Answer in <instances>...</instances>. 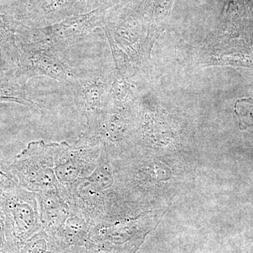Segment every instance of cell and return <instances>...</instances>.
Wrapping results in <instances>:
<instances>
[{
    "instance_id": "obj_1",
    "label": "cell",
    "mask_w": 253,
    "mask_h": 253,
    "mask_svg": "<svg viewBox=\"0 0 253 253\" xmlns=\"http://www.w3.org/2000/svg\"><path fill=\"white\" fill-rule=\"evenodd\" d=\"M56 149V143L34 141L9 163L10 169L19 187L36 194L59 191L54 172Z\"/></svg>"
},
{
    "instance_id": "obj_2",
    "label": "cell",
    "mask_w": 253,
    "mask_h": 253,
    "mask_svg": "<svg viewBox=\"0 0 253 253\" xmlns=\"http://www.w3.org/2000/svg\"><path fill=\"white\" fill-rule=\"evenodd\" d=\"M113 181L107 153L102 146L95 167L78 180L69 193L73 209L85 217L92 226L106 215V194Z\"/></svg>"
},
{
    "instance_id": "obj_3",
    "label": "cell",
    "mask_w": 253,
    "mask_h": 253,
    "mask_svg": "<svg viewBox=\"0 0 253 253\" xmlns=\"http://www.w3.org/2000/svg\"><path fill=\"white\" fill-rule=\"evenodd\" d=\"M0 208L6 231L18 241H24L43 229L36 193L19 186L6 190L0 194Z\"/></svg>"
},
{
    "instance_id": "obj_4",
    "label": "cell",
    "mask_w": 253,
    "mask_h": 253,
    "mask_svg": "<svg viewBox=\"0 0 253 253\" xmlns=\"http://www.w3.org/2000/svg\"><path fill=\"white\" fill-rule=\"evenodd\" d=\"M43 229L57 234L73 209L69 201L58 190L37 194Z\"/></svg>"
},
{
    "instance_id": "obj_5",
    "label": "cell",
    "mask_w": 253,
    "mask_h": 253,
    "mask_svg": "<svg viewBox=\"0 0 253 253\" xmlns=\"http://www.w3.org/2000/svg\"><path fill=\"white\" fill-rule=\"evenodd\" d=\"M235 113L241 130L253 129V99H239L235 104Z\"/></svg>"
},
{
    "instance_id": "obj_6",
    "label": "cell",
    "mask_w": 253,
    "mask_h": 253,
    "mask_svg": "<svg viewBox=\"0 0 253 253\" xmlns=\"http://www.w3.org/2000/svg\"><path fill=\"white\" fill-rule=\"evenodd\" d=\"M15 186H18L10 169L9 163L0 159V194Z\"/></svg>"
},
{
    "instance_id": "obj_7",
    "label": "cell",
    "mask_w": 253,
    "mask_h": 253,
    "mask_svg": "<svg viewBox=\"0 0 253 253\" xmlns=\"http://www.w3.org/2000/svg\"><path fill=\"white\" fill-rule=\"evenodd\" d=\"M4 101H15L24 104L25 100L21 93L16 88L0 81V102Z\"/></svg>"
},
{
    "instance_id": "obj_8",
    "label": "cell",
    "mask_w": 253,
    "mask_h": 253,
    "mask_svg": "<svg viewBox=\"0 0 253 253\" xmlns=\"http://www.w3.org/2000/svg\"><path fill=\"white\" fill-rule=\"evenodd\" d=\"M0 45L6 49V51L12 56H16V50L15 45L14 38H12L11 33H8L0 26Z\"/></svg>"
}]
</instances>
